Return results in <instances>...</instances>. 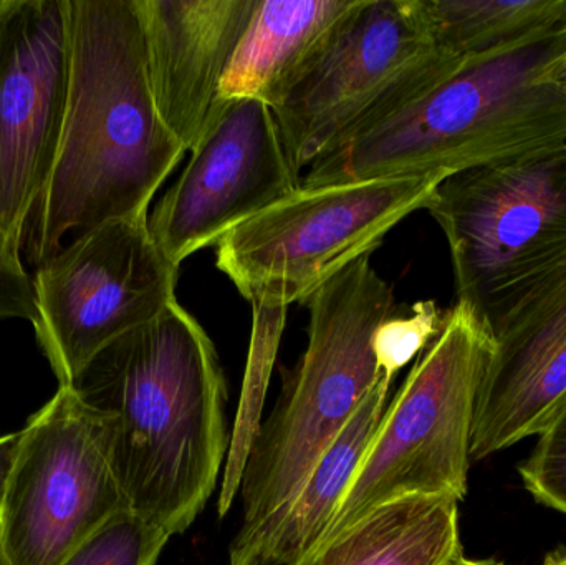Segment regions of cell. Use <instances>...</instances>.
<instances>
[{"label":"cell","mask_w":566,"mask_h":565,"mask_svg":"<svg viewBox=\"0 0 566 565\" xmlns=\"http://www.w3.org/2000/svg\"><path fill=\"white\" fill-rule=\"evenodd\" d=\"M66 17L65 119L22 238L36 268L62 251L70 232L149 216L186 153L156 109L136 0H66Z\"/></svg>","instance_id":"obj_1"},{"label":"cell","mask_w":566,"mask_h":565,"mask_svg":"<svg viewBox=\"0 0 566 565\" xmlns=\"http://www.w3.org/2000/svg\"><path fill=\"white\" fill-rule=\"evenodd\" d=\"M70 387L108 425L129 510L171 537L186 533L214 494L231 441L208 332L175 302L99 352Z\"/></svg>","instance_id":"obj_2"},{"label":"cell","mask_w":566,"mask_h":565,"mask_svg":"<svg viewBox=\"0 0 566 565\" xmlns=\"http://www.w3.org/2000/svg\"><path fill=\"white\" fill-rule=\"evenodd\" d=\"M566 50V23L458 72L349 145L303 186L391 176H452L566 145V93L541 79Z\"/></svg>","instance_id":"obj_3"},{"label":"cell","mask_w":566,"mask_h":565,"mask_svg":"<svg viewBox=\"0 0 566 565\" xmlns=\"http://www.w3.org/2000/svg\"><path fill=\"white\" fill-rule=\"evenodd\" d=\"M306 304L308 344L285 372L274 410L252 441L235 536L251 533L292 500L385 375L373 337L396 304L388 282L373 269L371 255L343 269Z\"/></svg>","instance_id":"obj_4"},{"label":"cell","mask_w":566,"mask_h":565,"mask_svg":"<svg viewBox=\"0 0 566 565\" xmlns=\"http://www.w3.org/2000/svg\"><path fill=\"white\" fill-rule=\"evenodd\" d=\"M424 0H359L272 109L296 172L349 145L458 72Z\"/></svg>","instance_id":"obj_5"},{"label":"cell","mask_w":566,"mask_h":565,"mask_svg":"<svg viewBox=\"0 0 566 565\" xmlns=\"http://www.w3.org/2000/svg\"><path fill=\"white\" fill-rule=\"evenodd\" d=\"M494 350L491 327L468 304L446 312L442 331L391 397L323 547L388 501L464 500L479 395Z\"/></svg>","instance_id":"obj_6"},{"label":"cell","mask_w":566,"mask_h":565,"mask_svg":"<svg viewBox=\"0 0 566 565\" xmlns=\"http://www.w3.org/2000/svg\"><path fill=\"white\" fill-rule=\"evenodd\" d=\"M426 209L448 239L458 302L491 327L566 265V145L449 176Z\"/></svg>","instance_id":"obj_7"},{"label":"cell","mask_w":566,"mask_h":565,"mask_svg":"<svg viewBox=\"0 0 566 565\" xmlns=\"http://www.w3.org/2000/svg\"><path fill=\"white\" fill-rule=\"evenodd\" d=\"M448 176H391L300 186L216 245V268L251 304L289 308L381 245L391 229L426 209Z\"/></svg>","instance_id":"obj_8"},{"label":"cell","mask_w":566,"mask_h":565,"mask_svg":"<svg viewBox=\"0 0 566 565\" xmlns=\"http://www.w3.org/2000/svg\"><path fill=\"white\" fill-rule=\"evenodd\" d=\"M149 216L113 219L76 236L33 275L36 344L60 387L123 335L178 302L179 268L149 231Z\"/></svg>","instance_id":"obj_9"},{"label":"cell","mask_w":566,"mask_h":565,"mask_svg":"<svg viewBox=\"0 0 566 565\" xmlns=\"http://www.w3.org/2000/svg\"><path fill=\"white\" fill-rule=\"evenodd\" d=\"M129 510L113 467L105 418L59 387L22 430L7 481L0 546L9 565H59Z\"/></svg>","instance_id":"obj_10"},{"label":"cell","mask_w":566,"mask_h":565,"mask_svg":"<svg viewBox=\"0 0 566 565\" xmlns=\"http://www.w3.org/2000/svg\"><path fill=\"white\" fill-rule=\"evenodd\" d=\"M300 186L272 109L258 100H219L185 171L153 209L149 231L179 268Z\"/></svg>","instance_id":"obj_11"},{"label":"cell","mask_w":566,"mask_h":565,"mask_svg":"<svg viewBox=\"0 0 566 565\" xmlns=\"http://www.w3.org/2000/svg\"><path fill=\"white\" fill-rule=\"evenodd\" d=\"M69 83L66 0H0V228L20 245L59 149Z\"/></svg>","instance_id":"obj_12"},{"label":"cell","mask_w":566,"mask_h":565,"mask_svg":"<svg viewBox=\"0 0 566 565\" xmlns=\"http://www.w3.org/2000/svg\"><path fill=\"white\" fill-rule=\"evenodd\" d=\"M495 350L479 395L471 460L541 435L566 407V265L491 325Z\"/></svg>","instance_id":"obj_13"},{"label":"cell","mask_w":566,"mask_h":565,"mask_svg":"<svg viewBox=\"0 0 566 565\" xmlns=\"http://www.w3.org/2000/svg\"><path fill=\"white\" fill-rule=\"evenodd\" d=\"M259 0H136L156 109L192 151Z\"/></svg>","instance_id":"obj_14"},{"label":"cell","mask_w":566,"mask_h":565,"mask_svg":"<svg viewBox=\"0 0 566 565\" xmlns=\"http://www.w3.org/2000/svg\"><path fill=\"white\" fill-rule=\"evenodd\" d=\"M382 375L292 500L229 547V565H315L336 510L391 401Z\"/></svg>","instance_id":"obj_15"},{"label":"cell","mask_w":566,"mask_h":565,"mask_svg":"<svg viewBox=\"0 0 566 565\" xmlns=\"http://www.w3.org/2000/svg\"><path fill=\"white\" fill-rule=\"evenodd\" d=\"M359 0H259L219 90L274 109Z\"/></svg>","instance_id":"obj_16"},{"label":"cell","mask_w":566,"mask_h":565,"mask_svg":"<svg viewBox=\"0 0 566 565\" xmlns=\"http://www.w3.org/2000/svg\"><path fill=\"white\" fill-rule=\"evenodd\" d=\"M462 556L459 501L409 496L369 511L326 543L315 565H449Z\"/></svg>","instance_id":"obj_17"},{"label":"cell","mask_w":566,"mask_h":565,"mask_svg":"<svg viewBox=\"0 0 566 565\" xmlns=\"http://www.w3.org/2000/svg\"><path fill=\"white\" fill-rule=\"evenodd\" d=\"M439 42L461 59L524 45L566 23V0H424Z\"/></svg>","instance_id":"obj_18"},{"label":"cell","mask_w":566,"mask_h":565,"mask_svg":"<svg viewBox=\"0 0 566 565\" xmlns=\"http://www.w3.org/2000/svg\"><path fill=\"white\" fill-rule=\"evenodd\" d=\"M252 311H254V321H252L248 368H245L241 400H239L238 414L232 425L228 460L222 471L218 494V511L221 517L228 516L235 498L239 496L249 451L262 425L269 380H271L283 327H285V307L252 304Z\"/></svg>","instance_id":"obj_19"},{"label":"cell","mask_w":566,"mask_h":565,"mask_svg":"<svg viewBox=\"0 0 566 565\" xmlns=\"http://www.w3.org/2000/svg\"><path fill=\"white\" fill-rule=\"evenodd\" d=\"M171 540L132 510L122 511L86 537L59 565H156Z\"/></svg>","instance_id":"obj_20"},{"label":"cell","mask_w":566,"mask_h":565,"mask_svg":"<svg viewBox=\"0 0 566 565\" xmlns=\"http://www.w3.org/2000/svg\"><path fill=\"white\" fill-rule=\"evenodd\" d=\"M444 321L446 312L434 301L416 302L409 314L395 308L373 337L379 370L395 378L438 337Z\"/></svg>","instance_id":"obj_21"},{"label":"cell","mask_w":566,"mask_h":565,"mask_svg":"<svg viewBox=\"0 0 566 565\" xmlns=\"http://www.w3.org/2000/svg\"><path fill=\"white\" fill-rule=\"evenodd\" d=\"M518 473L538 504L566 516V407L538 435L534 451L518 464Z\"/></svg>","instance_id":"obj_22"},{"label":"cell","mask_w":566,"mask_h":565,"mask_svg":"<svg viewBox=\"0 0 566 565\" xmlns=\"http://www.w3.org/2000/svg\"><path fill=\"white\" fill-rule=\"evenodd\" d=\"M22 245L0 228V321L25 318L36 314L35 291L29 272L23 268Z\"/></svg>","instance_id":"obj_23"},{"label":"cell","mask_w":566,"mask_h":565,"mask_svg":"<svg viewBox=\"0 0 566 565\" xmlns=\"http://www.w3.org/2000/svg\"><path fill=\"white\" fill-rule=\"evenodd\" d=\"M20 441H22V430L0 438V516H2V504L3 496H6L7 481H9L10 471H12L13 461H15Z\"/></svg>","instance_id":"obj_24"},{"label":"cell","mask_w":566,"mask_h":565,"mask_svg":"<svg viewBox=\"0 0 566 565\" xmlns=\"http://www.w3.org/2000/svg\"><path fill=\"white\" fill-rule=\"evenodd\" d=\"M541 79L566 93V50L554 62L548 63L547 69L542 72Z\"/></svg>","instance_id":"obj_25"},{"label":"cell","mask_w":566,"mask_h":565,"mask_svg":"<svg viewBox=\"0 0 566 565\" xmlns=\"http://www.w3.org/2000/svg\"><path fill=\"white\" fill-rule=\"evenodd\" d=\"M449 565H507L502 563V561L497 559H468V557L462 556L459 559L452 561Z\"/></svg>","instance_id":"obj_26"},{"label":"cell","mask_w":566,"mask_h":565,"mask_svg":"<svg viewBox=\"0 0 566 565\" xmlns=\"http://www.w3.org/2000/svg\"><path fill=\"white\" fill-rule=\"evenodd\" d=\"M544 565H566V551L558 550L554 551V553L547 554Z\"/></svg>","instance_id":"obj_27"},{"label":"cell","mask_w":566,"mask_h":565,"mask_svg":"<svg viewBox=\"0 0 566 565\" xmlns=\"http://www.w3.org/2000/svg\"><path fill=\"white\" fill-rule=\"evenodd\" d=\"M0 565H9V563H7L6 556H3L2 546H0Z\"/></svg>","instance_id":"obj_28"}]
</instances>
